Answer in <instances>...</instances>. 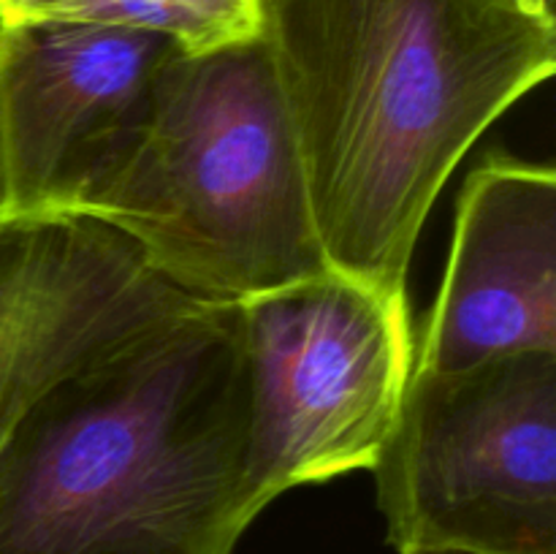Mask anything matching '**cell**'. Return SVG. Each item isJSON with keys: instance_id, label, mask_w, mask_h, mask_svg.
Returning a JSON list of instances; mask_svg holds the SVG:
<instances>
[{"instance_id": "4fadbf2b", "label": "cell", "mask_w": 556, "mask_h": 554, "mask_svg": "<svg viewBox=\"0 0 556 554\" xmlns=\"http://www.w3.org/2000/svg\"><path fill=\"white\" fill-rule=\"evenodd\" d=\"M0 212H3V161H0Z\"/></svg>"}, {"instance_id": "9c48e42d", "label": "cell", "mask_w": 556, "mask_h": 554, "mask_svg": "<svg viewBox=\"0 0 556 554\" xmlns=\"http://www.w3.org/2000/svg\"><path fill=\"white\" fill-rule=\"evenodd\" d=\"M43 16L155 33L185 58L261 38V0H65Z\"/></svg>"}, {"instance_id": "8992f818", "label": "cell", "mask_w": 556, "mask_h": 554, "mask_svg": "<svg viewBox=\"0 0 556 554\" xmlns=\"http://www.w3.org/2000/svg\"><path fill=\"white\" fill-rule=\"evenodd\" d=\"M179 47L103 22L0 25V223L74 217L139 144Z\"/></svg>"}, {"instance_id": "277c9868", "label": "cell", "mask_w": 556, "mask_h": 554, "mask_svg": "<svg viewBox=\"0 0 556 554\" xmlns=\"http://www.w3.org/2000/svg\"><path fill=\"white\" fill-rule=\"evenodd\" d=\"M372 470L400 554H556V353L413 367Z\"/></svg>"}, {"instance_id": "ba28073f", "label": "cell", "mask_w": 556, "mask_h": 554, "mask_svg": "<svg viewBox=\"0 0 556 554\" xmlns=\"http://www.w3.org/2000/svg\"><path fill=\"white\" fill-rule=\"evenodd\" d=\"M521 351L556 353V174L492 155L462 190L416 369L448 373Z\"/></svg>"}, {"instance_id": "30bf717a", "label": "cell", "mask_w": 556, "mask_h": 554, "mask_svg": "<svg viewBox=\"0 0 556 554\" xmlns=\"http://www.w3.org/2000/svg\"><path fill=\"white\" fill-rule=\"evenodd\" d=\"M63 3L65 0H0V25L43 16Z\"/></svg>"}, {"instance_id": "7a4b0ae2", "label": "cell", "mask_w": 556, "mask_h": 554, "mask_svg": "<svg viewBox=\"0 0 556 554\" xmlns=\"http://www.w3.org/2000/svg\"><path fill=\"white\" fill-rule=\"evenodd\" d=\"M248 373L237 304L199 302L54 380L0 449V554H233Z\"/></svg>"}, {"instance_id": "6da1fadb", "label": "cell", "mask_w": 556, "mask_h": 554, "mask_svg": "<svg viewBox=\"0 0 556 554\" xmlns=\"http://www.w3.org/2000/svg\"><path fill=\"white\" fill-rule=\"evenodd\" d=\"M331 272L407 297L418 234L478 136L552 79L556 16L508 0H261Z\"/></svg>"}, {"instance_id": "5b68a950", "label": "cell", "mask_w": 556, "mask_h": 554, "mask_svg": "<svg viewBox=\"0 0 556 554\" xmlns=\"http://www.w3.org/2000/svg\"><path fill=\"white\" fill-rule=\"evenodd\" d=\"M237 307L255 514L293 487L372 470L416 367L407 297L329 269Z\"/></svg>"}, {"instance_id": "7c38bea8", "label": "cell", "mask_w": 556, "mask_h": 554, "mask_svg": "<svg viewBox=\"0 0 556 554\" xmlns=\"http://www.w3.org/2000/svg\"><path fill=\"white\" fill-rule=\"evenodd\" d=\"M405 554H467V552H448V549H416V552Z\"/></svg>"}, {"instance_id": "8fae6325", "label": "cell", "mask_w": 556, "mask_h": 554, "mask_svg": "<svg viewBox=\"0 0 556 554\" xmlns=\"http://www.w3.org/2000/svg\"><path fill=\"white\" fill-rule=\"evenodd\" d=\"M508 3H519V5H527V9H535V11H543V14H548V16H556L554 0H508Z\"/></svg>"}, {"instance_id": "52a82bcc", "label": "cell", "mask_w": 556, "mask_h": 554, "mask_svg": "<svg viewBox=\"0 0 556 554\" xmlns=\"http://www.w3.org/2000/svg\"><path fill=\"white\" fill-rule=\"evenodd\" d=\"M193 304L106 223H0V449L54 380Z\"/></svg>"}, {"instance_id": "3957f363", "label": "cell", "mask_w": 556, "mask_h": 554, "mask_svg": "<svg viewBox=\"0 0 556 554\" xmlns=\"http://www.w3.org/2000/svg\"><path fill=\"white\" fill-rule=\"evenodd\" d=\"M79 217L117 228L199 302L242 304L329 272L264 38L179 54L139 144Z\"/></svg>"}]
</instances>
